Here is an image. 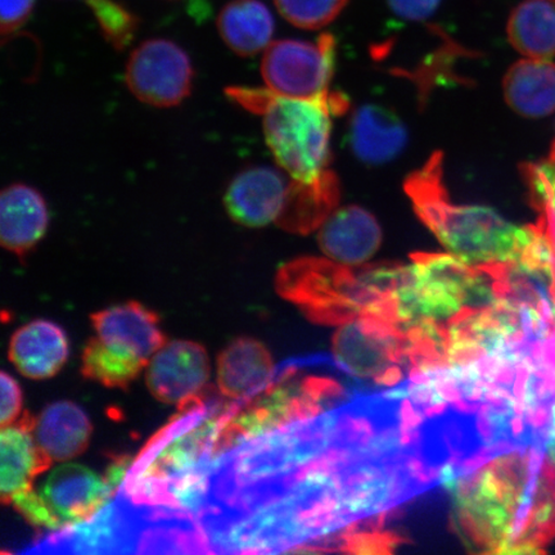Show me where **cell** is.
<instances>
[{
  "label": "cell",
  "instance_id": "6da1fadb",
  "mask_svg": "<svg viewBox=\"0 0 555 555\" xmlns=\"http://www.w3.org/2000/svg\"><path fill=\"white\" fill-rule=\"evenodd\" d=\"M472 450L466 414L413 380L362 391L241 443L228 541L245 553L318 544L453 480Z\"/></svg>",
  "mask_w": 555,
  "mask_h": 555
},
{
  "label": "cell",
  "instance_id": "7a4b0ae2",
  "mask_svg": "<svg viewBox=\"0 0 555 555\" xmlns=\"http://www.w3.org/2000/svg\"><path fill=\"white\" fill-rule=\"evenodd\" d=\"M545 457L540 443L506 449L447 483L455 530L472 552L511 554L530 518Z\"/></svg>",
  "mask_w": 555,
  "mask_h": 555
},
{
  "label": "cell",
  "instance_id": "3957f363",
  "mask_svg": "<svg viewBox=\"0 0 555 555\" xmlns=\"http://www.w3.org/2000/svg\"><path fill=\"white\" fill-rule=\"evenodd\" d=\"M360 379L336 358L317 356L287 364L247 398L234 413L217 416L210 449L220 451L237 442L298 421L310 418L362 392Z\"/></svg>",
  "mask_w": 555,
  "mask_h": 555
},
{
  "label": "cell",
  "instance_id": "277c9868",
  "mask_svg": "<svg viewBox=\"0 0 555 555\" xmlns=\"http://www.w3.org/2000/svg\"><path fill=\"white\" fill-rule=\"evenodd\" d=\"M442 163L443 156L437 152L406 179L404 190L416 217L447 251L475 267L529 258L540 228L511 223L488 206L455 204L443 184Z\"/></svg>",
  "mask_w": 555,
  "mask_h": 555
},
{
  "label": "cell",
  "instance_id": "5b68a950",
  "mask_svg": "<svg viewBox=\"0 0 555 555\" xmlns=\"http://www.w3.org/2000/svg\"><path fill=\"white\" fill-rule=\"evenodd\" d=\"M227 93L262 117L268 147L291 178L311 183L330 170L332 116L347 108L341 94L298 100L269 89L229 88Z\"/></svg>",
  "mask_w": 555,
  "mask_h": 555
},
{
  "label": "cell",
  "instance_id": "8992f818",
  "mask_svg": "<svg viewBox=\"0 0 555 555\" xmlns=\"http://www.w3.org/2000/svg\"><path fill=\"white\" fill-rule=\"evenodd\" d=\"M335 61L336 40L330 34L317 43L280 40L263 52L261 75L267 89L276 95L315 100L330 93Z\"/></svg>",
  "mask_w": 555,
  "mask_h": 555
},
{
  "label": "cell",
  "instance_id": "52a82bcc",
  "mask_svg": "<svg viewBox=\"0 0 555 555\" xmlns=\"http://www.w3.org/2000/svg\"><path fill=\"white\" fill-rule=\"evenodd\" d=\"M125 79L139 101L155 107H172L189 96L193 68L189 54L178 44L151 39L131 53Z\"/></svg>",
  "mask_w": 555,
  "mask_h": 555
},
{
  "label": "cell",
  "instance_id": "ba28073f",
  "mask_svg": "<svg viewBox=\"0 0 555 555\" xmlns=\"http://www.w3.org/2000/svg\"><path fill=\"white\" fill-rule=\"evenodd\" d=\"M210 374V358L205 347L189 339L166 343L145 366V382L152 397L179 408L205 391Z\"/></svg>",
  "mask_w": 555,
  "mask_h": 555
},
{
  "label": "cell",
  "instance_id": "9c48e42d",
  "mask_svg": "<svg viewBox=\"0 0 555 555\" xmlns=\"http://www.w3.org/2000/svg\"><path fill=\"white\" fill-rule=\"evenodd\" d=\"M38 490L65 529L93 519L114 492L103 476L76 463L54 468Z\"/></svg>",
  "mask_w": 555,
  "mask_h": 555
},
{
  "label": "cell",
  "instance_id": "30bf717a",
  "mask_svg": "<svg viewBox=\"0 0 555 555\" xmlns=\"http://www.w3.org/2000/svg\"><path fill=\"white\" fill-rule=\"evenodd\" d=\"M291 184L293 178L267 166L247 169L229 185L227 210L245 227L276 225L286 210Z\"/></svg>",
  "mask_w": 555,
  "mask_h": 555
},
{
  "label": "cell",
  "instance_id": "8fae6325",
  "mask_svg": "<svg viewBox=\"0 0 555 555\" xmlns=\"http://www.w3.org/2000/svg\"><path fill=\"white\" fill-rule=\"evenodd\" d=\"M90 321L101 341L144 362L168 343L156 312L135 301L96 311Z\"/></svg>",
  "mask_w": 555,
  "mask_h": 555
},
{
  "label": "cell",
  "instance_id": "7c38bea8",
  "mask_svg": "<svg viewBox=\"0 0 555 555\" xmlns=\"http://www.w3.org/2000/svg\"><path fill=\"white\" fill-rule=\"evenodd\" d=\"M318 243L330 260L344 266H363L376 255L382 243V229L365 208H336L319 228Z\"/></svg>",
  "mask_w": 555,
  "mask_h": 555
},
{
  "label": "cell",
  "instance_id": "4fadbf2b",
  "mask_svg": "<svg viewBox=\"0 0 555 555\" xmlns=\"http://www.w3.org/2000/svg\"><path fill=\"white\" fill-rule=\"evenodd\" d=\"M34 426L35 418L24 413L15 425L3 427L0 431V496L3 504H10L13 498L34 489L35 478L53 464L35 441Z\"/></svg>",
  "mask_w": 555,
  "mask_h": 555
},
{
  "label": "cell",
  "instance_id": "5bb4252c",
  "mask_svg": "<svg viewBox=\"0 0 555 555\" xmlns=\"http://www.w3.org/2000/svg\"><path fill=\"white\" fill-rule=\"evenodd\" d=\"M68 338L64 330L46 319H37L13 333L10 362L24 377L50 379L62 371L68 359Z\"/></svg>",
  "mask_w": 555,
  "mask_h": 555
},
{
  "label": "cell",
  "instance_id": "9a60e30c",
  "mask_svg": "<svg viewBox=\"0 0 555 555\" xmlns=\"http://www.w3.org/2000/svg\"><path fill=\"white\" fill-rule=\"evenodd\" d=\"M50 224L43 196L33 186H7L0 197V242L5 249L24 256L38 245Z\"/></svg>",
  "mask_w": 555,
  "mask_h": 555
},
{
  "label": "cell",
  "instance_id": "2e32d148",
  "mask_svg": "<svg viewBox=\"0 0 555 555\" xmlns=\"http://www.w3.org/2000/svg\"><path fill=\"white\" fill-rule=\"evenodd\" d=\"M408 143L400 117L379 104H364L353 113L349 129L352 154L365 165H385L397 158Z\"/></svg>",
  "mask_w": 555,
  "mask_h": 555
},
{
  "label": "cell",
  "instance_id": "e0dca14e",
  "mask_svg": "<svg viewBox=\"0 0 555 555\" xmlns=\"http://www.w3.org/2000/svg\"><path fill=\"white\" fill-rule=\"evenodd\" d=\"M274 376L269 350L258 339L238 337L219 353L217 380L221 395L231 400H245L259 392Z\"/></svg>",
  "mask_w": 555,
  "mask_h": 555
},
{
  "label": "cell",
  "instance_id": "ac0fdd59",
  "mask_svg": "<svg viewBox=\"0 0 555 555\" xmlns=\"http://www.w3.org/2000/svg\"><path fill=\"white\" fill-rule=\"evenodd\" d=\"M34 439L52 463H66L86 453L92 422L73 401H55L35 418Z\"/></svg>",
  "mask_w": 555,
  "mask_h": 555
},
{
  "label": "cell",
  "instance_id": "d6986e66",
  "mask_svg": "<svg viewBox=\"0 0 555 555\" xmlns=\"http://www.w3.org/2000/svg\"><path fill=\"white\" fill-rule=\"evenodd\" d=\"M504 99L516 114L541 119L555 111V64L550 60L526 59L506 72Z\"/></svg>",
  "mask_w": 555,
  "mask_h": 555
},
{
  "label": "cell",
  "instance_id": "ffe728a7",
  "mask_svg": "<svg viewBox=\"0 0 555 555\" xmlns=\"http://www.w3.org/2000/svg\"><path fill=\"white\" fill-rule=\"evenodd\" d=\"M338 201L339 183L331 170L311 183L293 179L286 210L276 227L302 235L314 232L336 210Z\"/></svg>",
  "mask_w": 555,
  "mask_h": 555
},
{
  "label": "cell",
  "instance_id": "44dd1931",
  "mask_svg": "<svg viewBox=\"0 0 555 555\" xmlns=\"http://www.w3.org/2000/svg\"><path fill=\"white\" fill-rule=\"evenodd\" d=\"M221 38L240 55H255L272 44L274 18L259 0H233L218 18Z\"/></svg>",
  "mask_w": 555,
  "mask_h": 555
},
{
  "label": "cell",
  "instance_id": "7402d4cb",
  "mask_svg": "<svg viewBox=\"0 0 555 555\" xmlns=\"http://www.w3.org/2000/svg\"><path fill=\"white\" fill-rule=\"evenodd\" d=\"M509 43L526 59L555 57V0H525L506 25Z\"/></svg>",
  "mask_w": 555,
  "mask_h": 555
},
{
  "label": "cell",
  "instance_id": "603a6c76",
  "mask_svg": "<svg viewBox=\"0 0 555 555\" xmlns=\"http://www.w3.org/2000/svg\"><path fill=\"white\" fill-rule=\"evenodd\" d=\"M149 362L107 346L99 337L90 338L81 356V374L107 388L125 390L145 370Z\"/></svg>",
  "mask_w": 555,
  "mask_h": 555
},
{
  "label": "cell",
  "instance_id": "cb8c5ba5",
  "mask_svg": "<svg viewBox=\"0 0 555 555\" xmlns=\"http://www.w3.org/2000/svg\"><path fill=\"white\" fill-rule=\"evenodd\" d=\"M555 539V464L545 457L537 498L522 535L511 554H538Z\"/></svg>",
  "mask_w": 555,
  "mask_h": 555
},
{
  "label": "cell",
  "instance_id": "d4e9b609",
  "mask_svg": "<svg viewBox=\"0 0 555 555\" xmlns=\"http://www.w3.org/2000/svg\"><path fill=\"white\" fill-rule=\"evenodd\" d=\"M278 11L300 29L318 30L335 21L349 0H274Z\"/></svg>",
  "mask_w": 555,
  "mask_h": 555
},
{
  "label": "cell",
  "instance_id": "484cf974",
  "mask_svg": "<svg viewBox=\"0 0 555 555\" xmlns=\"http://www.w3.org/2000/svg\"><path fill=\"white\" fill-rule=\"evenodd\" d=\"M101 29L117 48L125 47L133 38L137 21L130 12L114 0H87Z\"/></svg>",
  "mask_w": 555,
  "mask_h": 555
},
{
  "label": "cell",
  "instance_id": "4316f807",
  "mask_svg": "<svg viewBox=\"0 0 555 555\" xmlns=\"http://www.w3.org/2000/svg\"><path fill=\"white\" fill-rule=\"evenodd\" d=\"M525 176L533 204L547 219L555 221V145L551 158L526 166Z\"/></svg>",
  "mask_w": 555,
  "mask_h": 555
},
{
  "label": "cell",
  "instance_id": "83f0119b",
  "mask_svg": "<svg viewBox=\"0 0 555 555\" xmlns=\"http://www.w3.org/2000/svg\"><path fill=\"white\" fill-rule=\"evenodd\" d=\"M21 516L35 529L48 531L64 530V525L54 515L51 506L41 496L39 490H29L12 499L10 503Z\"/></svg>",
  "mask_w": 555,
  "mask_h": 555
},
{
  "label": "cell",
  "instance_id": "f1b7e54d",
  "mask_svg": "<svg viewBox=\"0 0 555 555\" xmlns=\"http://www.w3.org/2000/svg\"><path fill=\"white\" fill-rule=\"evenodd\" d=\"M0 386H2L0 425L3 428L15 425L23 412V391H21L18 382L4 371L0 374Z\"/></svg>",
  "mask_w": 555,
  "mask_h": 555
},
{
  "label": "cell",
  "instance_id": "f546056e",
  "mask_svg": "<svg viewBox=\"0 0 555 555\" xmlns=\"http://www.w3.org/2000/svg\"><path fill=\"white\" fill-rule=\"evenodd\" d=\"M35 0H0L2 34L9 35L20 29L30 17Z\"/></svg>",
  "mask_w": 555,
  "mask_h": 555
},
{
  "label": "cell",
  "instance_id": "4dcf8cb0",
  "mask_svg": "<svg viewBox=\"0 0 555 555\" xmlns=\"http://www.w3.org/2000/svg\"><path fill=\"white\" fill-rule=\"evenodd\" d=\"M390 9L401 18L425 21L431 17L441 0H387Z\"/></svg>",
  "mask_w": 555,
  "mask_h": 555
},
{
  "label": "cell",
  "instance_id": "1f68e13d",
  "mask_svg": "<svg viewBox=\"0 0 555 555\" xmlns=\"http://www.w3.org/2000/svg\"><path fill=\"white\" fill-rule=\"evenodd\" d=\"M129 464L130 460L128 456H121L119 460H116L109 464V467L103 477L109 486L111 490L115 491L117 486H120L125 474L128 472Z\"/></svg>",
  "mask_w": 555,
  "mask_h": 555
},
{
  "label": "cell",
  "instance_id": "d6a6232c",
  "mask_svg": "<svg viewBox=\"0 0 555 555\" xmlns=\"http://www.w3.org/2000/svg\"><path fill=\"white\" fill-rule=\"evenodd\" d=\"M545 454L555 464V404L552 409L550 427H547L545 439Z\"/></svg>",
  "mask_w": 555,
  "mask_h": 555
}]
</instances>
